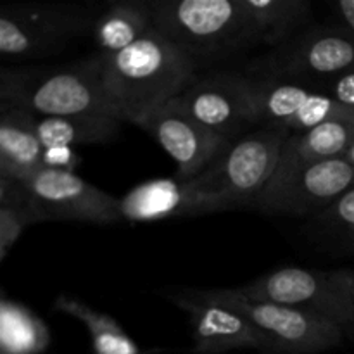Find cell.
I'll return each instance as SVG.
<instances>
[{
  "label": "cell",
  "instance_id": "obj_26",
  "mask_svg": "<svg viewBox=\"0 0 354 354\" xmlns=\"http://www.w3.org/2000/svg\"><path fill=\"white\" fill-rule=\"evenodd\" d=\"M328 85L325 92L334 97L337 102L354 109V71L337 76L334 80H328Z\"/></svg>",
  "mask_w": 354,
  "mask_h": 354
},
{
  "label": "cell",
  "instance_id": "obj_8",
  "mask_svg": "<svg viewBox=\"0 0 354 354\" xmlns=\"http://www.w3.org/2000/svg\"><path fill=\"white\" fill-rule=\"evenodd\" d=\"M354 187V166L344 158L301 166L272 178L252 209L265 214L315 218Z\"/></svg>",
  "mask_w": 354,
  "mask_h": 354
},
{
  "label": "cell",
  "instance_id": "obj_20",
  "mask_svg": "<svg viewBox=\"0 0 354 354\" xmlns=\"http://www.w3.org/2000/svg\"><path fill=\"white\" fill-rule=\"evenodd\" d=\"M50 344L47 325L30 308L2 297L0 354H41Z\"/></svg>",
  "mask_w": 354,
  "mask_h": 354
},
{
  "label": "cell",
  "instance_id": "obj_23",
  "mask_svg": "<svg viewBox=\"0 0 354 354\" xmlns=\"http://www.w3.org/2000/svg\"><path fill=\"white\" fill-rule=\"evenodd\" d=\"M259 40L277 44L310 16L308 0H242Z\"/></svg>",
  "mask_w": 354,
  "mask_h": 354
},
{
  "label": "cell",
  "instance_id": "obj_10",
  "mask_svg": "<svg viewBox=\"0 0 354 354\" xmlns=\"http://www.w3.org/2000/svg\"><path fill=\"white\" fill-rule=\"evenodd\" d=\"M175 100L189 116L232 142L235 135L256 127L254 82L234 73L194 78Z\"/></svg>",
  "mask_w": 354,
  "mask_h": 354
},
{
  "label": "cell",
  "instance_id": "obj_24",
  "mask_svg": "<svg viewBox=\"0 0 354 354\" xmlns=\"http://www.w3.org/2000/svg\"><path fill=\"white\" fill-rule=\"evenodd\" d=\"M311 221L320 234L354 248V187Z\"/></svg>",
  "mask_w": 354,
  "mask_h": 354
},
{
  "label": "cell",
  "instance_id": "obj_15",
  "mask_svg": "<svg viewBox=\"0 0 354 354\" xmlns=\"http://www.w3.org/2000/svg\"><path fill=\"white\" fill-rule=\"evenodd\" d=\"M44 145L37 116L24 107L0 100V176L24 182L44 168Z\"/></svg>",
  "mask_w": 354,
  "mask_h": 354
},
{
  "label": "cell",
  "instance_id": "obj_12",
  "mask_svg": "<svg viewBox=\"0 0 354 354\" xmlns=\"http://www.w3.org/2000/svg\"><path fill=\"white\" fill-rule=\"evenodd\" d=\"M138 127L147 131L176 162L175 178H196L232 144L216 131L194 120L175 100L145 118Z\"/></svg>",
  "mask_w": 354,
  "mask_h": 354
},
{
  "label": "cell",
  "instance_id": "obj_18",
  "mask_svg": "<svg viewBox=\"0 0 354 354\" xmlns=\"http://www.w3.org/2000/svg\"><path fill=\"white\" fill-rule=\"evenodd\" d=\"M154 30L152 2L120 0L95 17L93 41L99 54H116Z\"/></svg>",
  "mask_w": 354,
  "mask_h": 354
},
{
  "label": "cell",
  "instance_id": "obj_1",
  "mask_svg": "<svg viewBox=\"0 0 354 354\" xmlns=\"http://www.w3.org/2000/svg\"><path fill=\"white\" fill-rule=\"evenodd\" d=\"M102 55V85L116 120L140 124L194 80L196 59L152 30L116 54Z\"/></svg>",
  "mask_w": 354,
  "mask_h": 354
},
{
  "label": "cell",
  "instance_id": "obj_25",
  "mask_svg": "<svg viewBox=\"0 0 354 354\" xmlns=\"http://www.w3.org/2000/svg\"><path fill=\"white\" fill-rule=\"evenodd\" d=\"M44 168L61 169V171H75L80 165V158L73 147H50L44 149Z\"/></svg>",
  "mask_w": 354,
  "mask_h": 354
},
{
  "label": "cell",
  "instance_id": "obj_13",
  "mask_svg": "<svg viewBox=\"0 0 354 354\" xmlns=\"http://www.w3.org/2000/svg\"><path fill=\"white\" fill-rule=\"evenodd\" d=\"M168 299L189 317L197 354H223L234 349L280 354L268 335L230 308L199 299L190 290L168 294Z\"/></svg>",
  "mask_w": 354,
  "mask_h": 354
},
{
  "label": "cell",
  "instance_id": "obj_28",
  "mask_svg": "<svg viewBox=\"0 0 354 354\" xmlns=\"http://www.w3.org/2000/svg\"><path fill=\"white\" fill-rule=\"evenodd\" d=\"M342 158H344V159H346V161H349V162H351V165L354 166V145H353V147H351V149H349V151H348V152H346V154H344V156H342Z\"/></svg>",
  "mask_w": 354,
  "mask_h": 354
},
{
  "label": "cell",
  "instance_id": "obj_22",
  "mask_svg": "<svg viewBox=\"0 0 354 354\" xmlns=\"http://www.w3.org/2000/svg\"><path fill=\"white\" fill-rule=\"evenodd\" d=\"M33 223H44V218L26 185L0 176V263Z\"/></svg>",
  "mask_w": 354,
  "mask_h": 354
},
{
  "label": "cell",
  "instance_id": "obj_2",
  "mask_svg": "<svg viewBox=\"0 0 354 354\" xmlns=\"http://www.w3.org/2000/svg\"><path fill=\"white\" fill-rule=\"evenodd\" d=\"M0 100L24 107L37 118L106 116L116 120L104 92L99 52L61 68L2 69Z\"/></svg>",
  "mask_w": 354,
  "mask_h": 354
},
{
  "label": "cell",
  "instance_id": "obj_14",
  "mask_svg": "<svg viewBox=\"0 0 354 354\" xmlns=\"http://www.w3.org/2000/svg\"><path fill=\"white\" fill-rule=\"evenodd\" d=\"M275 61L280 76L328 82L354 71V37L337 24L313 28L286 45Z\"/></svg>",
  "mask_w": 354,
  "mask_h": 354
},
{
  "label": "cell",
  "instance_id": "obj_5",
  "mask_svg": "<svg viewBox=\"0 0 354 354\" xmlns=\"http://www.w3.org/2000/svg\"><path fill=\"white\" fill-rule=\"evenodd\" d=\"M239 289L251 299L272 301L324 318L346 334L354 327L353 270L283 266Z\"/></svg>",
  "mask_w": 354,
  "mask_h": 354
},
{
  "label": "cell",
  "instance_id": "obj_27",
  "mask_svg": "<svg viewBox=\"0 0 354 354\" xmlns=\"http://www.w3.org/2000/svg\"><path fill=\"white\" fill-rule=\"evenodd\" d=\"M337 26L354 37V0H339L332 6Z\"/></svg>",
  "mask_w": 354,
  "mask_h": 354
},
{
  "label": "cell",
  "instance_id": "obj_6",
  "mask_svg": "<svg viewBox=\"0 0 354 354\" xmlns=\"http://www.w3.org/2000/svg\"><path fill=\"white\" fill-rule=\"evenodd\" d=\"M207 303L237 311L268 335L280 354H315L337 348L346 332L320 317L272 301L251 299L239 287L234 289H190Z\"/></svg>",
  "mask_w": 354,
  "mask_h": 354
},
{
  "label": "cell",
  "instance_id": "obj_4",
  "mask_svg": "<svg viewBox=\"0 0 354 354\" xmlns=\"http://www.w3.org/2000/svg\"><path fill=\"white\" fill-rule=\"evenodd\" d=\"M152 14L156 30L194 59L261 41L242 0H161Z\"/></svg>",
  "mask_w": 354,
  "mask_h": 354
},
{
  "label": "cell",
  "instance_id": "obj_21",
  "mask_svg": "<svg viewBox=\"0 0 354 354\" xmlns=\"http://www.w3.org/2000/svg\"><path fill=\"white\" fill-rule=\"evenodd\" d=\"M54 308L85 325L92 341L93 354H144L137 342L113 317L95 311L83 301L59 296Z\"/></svg>",
  "mask_w": 354,
  "mask_h": 354
},
{
  "label": "cell",
  "instance_id": "obj_16",
  "mask_svg": "<svg viewBox=\"0 0 354 354\" xmlns=\"http://www.w3.org/2000/svg\"><path fill=\"white\" fill-rule=\"evenodd\" d=\"M127 223H156L185 216H199L189 183L178 178L149 180L120 199Z\"/></svg>",
  "mask_w": 354,
  "mask_h": 354
},
{
  "label": "cell",
  "instance_id": "obj_9",
  "mask_svg": "<svg viewBox=\"0 0 354 354\" xmlns=\"http://www.w3.org/2000/svg\"><path fill=\"white\" fill-rule=\"evenodd\" d=\"M45 221L116 225L123 221L120 199L92 185L75 171L40 168L24 180Z\"/></svg>",
  "mask_w": 354,
  "mask_h": 354
},
{
  "label": "cell",
  "instance_id": "obj_7",
  "mask_svg": "<svg viewBox=\"0 0 354 354\" xmlns=\"http://www.w3.org/2000/svg\"><path fill=\"white\" fill-rule=\"evenodd\" d=\"M92 16L82 6L16 3L0 10V52L9 59L45 57L92 30Z\"/></svg>",
  "mask_w": 354,
  "mask_h": 354
},
{
  "label": "cell",
  "instance_id": "obj_11",
  "mask_svg": "<svg viewBox=\"0 0 354 354\" xmlns=\"http://www.w3.org/2000/svg\"><path fill=\"white\" fill-rule=\"evenodd\" d=\"M254 107L261 128H279L290 133L306 131L334 120H353L354 109L337 102L327 92L287 78L254 82Z\"/></svg>",
  "mask_w": 354,
  "mask_h": 354
},
{
  "label": "cell",
  "instance_id": "obj_17",
  "mask_svg": "<svg viewBox=\"0 0 354 354\" xmlns=\"http://www.w3.org/2000/svg\"><path fill=\"white\" fill-rule=\"evenodd\" d=\"M353 145V120L327 121V123H322L306 131L290 133L283 142L272 178L287 175L301 166L342 158Z\"/></svg>",
  "mask_w": 354,
  "mask_h": 354
},
{
  "label": "cell",
  "instance_id": "obj_3",
  "mask_svg": "<svg viewBox=\"0 0 354 354\" xmlns=\"http://www.w3.org/2000/svg\"><path fill=\"white\" fill-rule=\"evenodd\" d=\"M289 135L279 128H258L232 142L213 165L187 182L199 214L252 209L275 173Z\"/></svg>",
  "mask_w": 354,
  "mask_h": 354
},
{
  "label": "cell",
  "instance_id": "obj_19",
  "mask_svg": "<svg viewBox=\"0 0 354 354\" xmlns=\"http://www.w3.org/2000/svg\"><path fill=\"white\" fill-rule=\"evenodd\" d=\"M121 121L106 116L37 118V133L44 149L107 144L120 133Z\"/></svg>",
  "mask_w": 354,
  "mask_h": 354
}]
</instances>
